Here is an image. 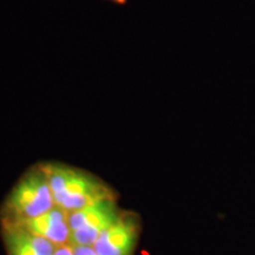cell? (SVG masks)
Segmentation results:
<instances>
[{"label":"cell","instance_id":"3","mask_svg":"<svg viewBox=\"0 0 255 255\" xmlns=\"http://www.w3.org/2000/svg\"><path fill=\"white\" fill-rule=\"evenodd\" d=\"M123 208L120 199H107L69 213L71 246H94L108 227L119 219Z\"/></svg>","mask_w":255,"mask_h":255},{"label":"cell","instance_id":"1","mask_svg":"<svg viewBox=\"0 0 255 255\" xmlns=\"http://www.w3.org/2000/svg\"><path fill=\"white\" fill-rule=\"evenodd\" d=\"M57 207L76 212L120 194L97 175L60 161H41Z\"/></svg>","mask_w":255,"mask_h":255},{"label":"cell","instance_id":"8","mask_svg":"<svg viewBox=\"0 0 255 255\" xmlns=\"http://www.w3.org/2000/svg\"><path fill=\"white\" fill-rule=\"evenodd\" d=\"M53 255H75V252H73L71 245H65V246H60L57 248Z\"/></svg>","mask_w":255,"mask_h":255},{"label":"cell","instance_id":"5","mask_svg":"<svg viewBox=\"0 0 255 255\" xmlns=\"http://www.w3.org/2000/svg\"><path fill=\"white\" fill-rule=\"evenodd\" d=\"M0 238L6 255H53L58 247L17 225L0 223Z\"/></svg>","mask_w":255,"mask_h":255},{"label":"cell","instance_id":"9","mask_svg":"<svg viewBox=\"0 0 255 255\" xmlns=\"http://www.w3.org/2000/svg\"><path fill=\"white\" fill-rule=\"evenodd\" d=\"M103 1L109 2V4L116 6H126L128 4V0H103Z\"/></svg>","mask_w":255,"mask_h":255},{"label":"cell","instance_id":"2","mask_svg":"<svg viewBox=\"0 0 255 255\" xmlns=\"http://www.w3.org/2000/svg\"><path fill=\"white\" fill-rule=\"evenodd\" d=\"M56 203L41 161L30 165L0 205V223H18L45 214Z\"/></svg>","mask_w":255,"mask_h":255},{"label":"cell","instance_id":"4","mask_svg":"<svg viewBox=\"0 0 255 255\" xmlns=\"http://www.w3.org/2000/svg\"><path fill=\"white\" fill-rule=\"evenodd\" d=\"M142 229L141 215L123 209L119 219L102 233L92 247L98 255H136Z\"/></svg>","mask_w":255,"mask_h":255},{"label":"cell","instance_id":"7","mask_svg":"<svg viewBox=\"0 0 255 255\" xmlns=\"http://www.w3.org/2000/svg\"><path fill=\"white\" fill-rule=\"evenodd\" d=\"M75 255H98L92 246H72Z\"/></svg>","mask_w":255,"mask_h":255},{"label":"cell","instance_id":"6","mask_svg":"<svg viewBox=\"0 0 255 255\" xmlns=\"http://www.w3.org/2000/svg\"><path fill=\"white\" fill-rule=\"evenodd\" d=\"M17 226H20L26 231L46 239L57 247L70 245L71 229L69 225V213L57 206L45 214L18 223Z\"/></svg>","mask_w":255,"mask_h":255}]
</instances>
